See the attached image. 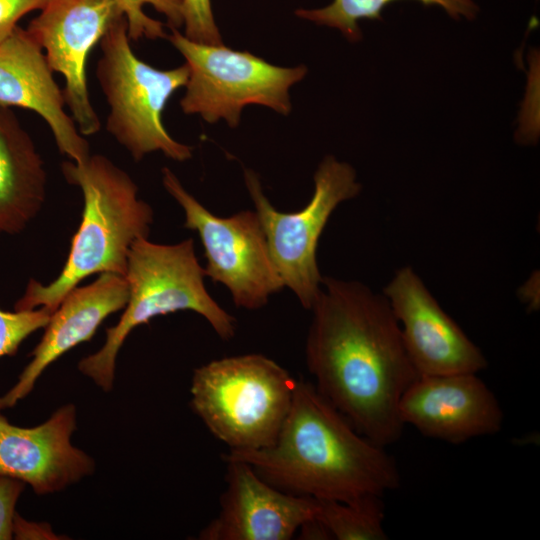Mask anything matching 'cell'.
<instances>
[{
	"mask_svg": "<svg viewBox=\"0 0 540 540\" xmlns=\"http://www.w3.org/2000/svg\"><path fill=\"white\" fill-rule=\"evenodd\" d=\"M305 355L318 391L355 429L385 447L403 433L399 404L420 376L383 293L323 276Z\"/></svg>",
	"mask_w": 540,
	"mask_h": 540,
	"instance_id": "obj_1",
	"label": "cell"
},
{
	"mask_svg": "<svg viewBox=\"0 0 540 540\" xmlns=\"http://www.w3.org/2000/svg\"><path fill=\"white\" fill-rule=\"evenodd\" d=\"M222 458L246 462L282 491L320 500L382 498L401 482L385 447L359 433L304 379L296 380L290 410L271 446L229 450Z\"/></svg>",
	"mask_w": 540,
	"mask_h": 540,
	"instance_id": "obj_2",
	"label": "cell"
},
{
	"mask_svg": "<svg viewBox=\"0 0 540 540\" xmlns=\"http://www.w3.org/2000/svg\"><path fill=\"white\" fill-rule=\"evenodd\" d=\"M62 173L83 194V212L58 277L47 285L30 279L15 310L44 307L51 313L75 287L94 274L125 276L133 242L147 238L153 210L138 198L132 178L107 157L94 154L81 164L64 161Z\"/></svg>",
	"mask_w": 540,
	"mask_h": 540,
	"instance_id": "obj_3",
	"label": "cell"
},
{
	"mask_svg": "<svg viewBox=\"0 0 540 540\" xmlns=\"http://www.w3.org/2000/svg\"><path fill=\"white\" fill-rule=\"evenodd\" d=\"M129 298L117 324L106 329V340L96 353L83 358L79 370L105 392L113 387L118 352L132 330L161 315L193 311L201 315L223 340L235 335L236 320L209 294L205 271L193 239L158 244L139 238L131 245L127 270Z\"/></svg>",
	"mask_w": 540,
	"mask_h": 540,
	"instance_id": "obj_4",
	"label": "cell"
},
{
	"mask_svg": "<svg viewBox=\"0 0 540 540\" xmlns=\"http://www.w3.org/2000/svg\"><path fill=\"white\" fill-rule=\"evenodd\" d=\"M296 385L274 360L251 353L196 368L191 406L229 450L271 446L290 410Z\"/></svg>",
	"mask_w": 540,
	"mask_h": 540,
	"instance_id": "obj_5",
	"label": "cell"
},
{
	"mask_svg": "<svg viewBox=\"0 0 540 540\" xmlns=\"http://www.w3.org/2000/svg\"><path fill=\"white\" fill-rule=\"evenodd\" d=\"M99 44L96 78L109 106L108 133L135 161L155 151L179 162L190 159L192 147L173 139L162 122L168 100L188 81L187 64L160 70L138 58L124 15L111 23Z\"/></svg>",
	"mask_w": 540,
	"mask_h": 540,
	"instance_id": "obj_6",
	"label": "cell"
},
{
	"mask_svg": "<svg viewBox=\"0 0 540 540\" xmlns=\"http://www.w3.org/2000/svg\"><path fill=\"white\" fill-rule=\"evenodd\" d=\"M170 30L166 39L189 68L186 91L180 101L185 114H198L208 123L222 118L231 127L239 124L241 111L249 104L289 114V88L304 78L305 66H275L247 51H235L223 44L197 43L178 29Z\"/></svg>",
	"mask_w": 540,
	"mask_h": 540,
	"instance_id": "obj_7",
	"label": "cell"
},
{
	"mask_svg": "<svg viewBox=\"0 0 540 540\" xmlns=\"http://www.w3.org/2000/svg\"><path fill=\"white\" fill-rule=\"evenodd\" d=\"M244 178L284 286L306 310H311L323 279L316 258L319 239L337 206L361 191L355 170L348 163L326 156L314 174L311 200L295 212L277 210L252 170H245Z\"/></svg>",
	"mask_w": 540,
	"mask_h": 540,
	"instance_id": "obj_8",
	"label": "cell"
},
{
	"mask_svg": "<svg viewBox=\"0 0 540 540\" xmlns=\"http://www.w3.org/2000/svg\"><path fill=\"white\" fill-rule=\"evenodd\" d=\"M166 191L185 213L184 227L197 232L204 249L205 276L230 292L236 307L257 310L285 286L271 258L256 211L219 217L206 209L167 167Z\"/></svg>",
	"mask_w": 540,
	"mask_h": 540,
	"instance_id": "obj_9",
	"label": "cell"
},
{
	"mask_svg": "<svg viewBox=\"0 0 540 540\" xmlns=\"http://www.w3.org/2000/svg\"><path fill=\"white\" fill-rule=\"evenodd\" d=\"M39 11L26 30L52 71L64 77L65 103L78 130L83 136L94 135L101 123L89 96L87 59L123 13L115 0H46Z\"/></svg>",
	"mask_w": 540,
	"mask_h": 540,
	"instance_id": "obj_10",
	"label": "cell"
},
{
	"mask_svg": "<svg viewBox=\"0 0 540 540\" xmlns=\"http://www.w3.org/2000/svg\"><path fill=\"white\" fill-rule=\"evenodd\" d=\"M382 293L419 375L478 373L487 367L481 349L444 311L412 267L397 270Z\"/></svg>",
	"mask_w": 540,
	"mask_h": 540,
	"instance_id": "obj_11",
	"label": "cell"
},
{
	"mask_svg": "<svg viewBox=\"0 0 540 540\" xmlns=\"http://www.w3.org/2000/svg\"><path fill=\"white\" fill-rule=\"evenodd\" d=\"M399 413L405 426L451 444L497 434L504 420L495 394L477 373L420 375L404 392Z\"/></svg>",
	"mask_w": 540,
	"mask_h": 540,
	"instance_id": "obj_12",
	"label": "cell"
},
{
	"mask_svg": "<svg viewBox=\"0 0 540 540\" xmlns=\"http://www.w3.org/2000/svg\"><path fill=\"white\" fill-rule=\"evenodd\" d=\"M226 489L218 515L201 530V540H289L316 517L319 500L282 491L246 462L225 460Z\"/></svg>",
	"mask_w": 540,
	"mask_h": 540,
	"instance_id": "obj_13",
	"label": "cell"
},
{
	"mask_svg": "<svg viewBox=\"0 0 540 540\" xmlns=\"http://www.w3.org/2000/svg\"><path fill=\"white\" fill-rule=\"evenodd\" d=\"M76 408H58L44 423L19 427L0 414V476L28 483L38 495L54 493L90 475L94 461L71 444Z\"/></svg>",
	"mask_w": 540,
	"mask_h": 540,
	"instance_id": "obj_14",
	"label": "cell"
},
{
	"mask_svg": "<svg viewBox=\"0 0 540 540\" xmlns=\"http://www.w3.org/2000/svg\"><path fill=\"white\" fill-rule=\"evenodd\" d=\"M0 105L37 113L50 128L58 150L71 161L84 163L89 144L65 111V98L41 46L17 26L0 43Z\"/></svg>",
	"mask_w": 540,
	"mask_h": 540,
	"instance_id": "obj_15",
	"label": "cell"
},
{
	"mask_svg": "<svg viewBox=\"0 0 540 540\" xmlns=\"http://www.w3.org/2000/svg\"><path fill=\"white\" fill-rule=\"evenodd\" d=\"M128 298L126 278L114 273H101L92 283L72 289L51 313L44 335L30 353L32 360L17 383L0 397V411L26 397L51 363L89 341L109 315L125 307Z\"/></svg>",
	"mask_w": 540,
	"mask_h": 540,
	"instance_id": "obj_16",
	"label": "cell"
},
{
	"mask_svg": "<svg viewBox=\"0 0 540 540\" xmlns=\"http://www.w3.org/2000/svg\"><path fill=\"white\" fill-rule=\"evenodd\" d=\"M44 162L11 108L0 105V236L22 232L46 198Z\"/></svg>",
	"mask_w": 540,
	"mask_h": 540,
	"instance_id": "obj_17",
	"label": "cell"
},
{
	"mask_svg": "<svg viewBox=\"0 0 540 540\" xmlns=\"http://www.w3.org/2000/svg\"><path fill=\"white\" fill-rule=\"evenodd\" d=\"M396 0H333L331 4L319 9H299L295 14L303 19L336 28L350 42L361 39L358 22L363 19L382 20L381 12ZM426 6H439L450 17L459 20H473L479 7L474 0H417Z\"/></svg>",
	"mask_w": 540,
	"mask_h": 540,
	"instance_id": "obj_18",
	"label": "cell"
},
{
	"mask_svg": "<svg viewBox=\"0 0 540 540\" xmlns=\"http://www.w3.org/2000/svg\"><path fill=\"white\" fill-rule=\"evenodd\" d=\"M319 500L316 518L325 526L332 539L386 540L384 509L380 497L347 503Z\"/></svg>",
	"mask_w": 540,
	"mask_h": 540,
	"instance_id": "obj_19",
	"label": "cell"
},
{
	"mask_svg": "<svg viewBox=\"0 0 540 540\" xmlns=\"http://www.w3.org/2000/svg\"><path fill=\"white\" fill-rule=\"evenodd\" d=\"M115 2L126 19L130 40L167 37L164 24L145 14L143 9L145 5H151L163 14L169 28L178 29L184 23L182 0H115Z\"/></svg>",
	"mask_w": 540,
	"mask_h": 540,
	"instance_id": "obj_20",
	"label": "cell"
},
{
	"mask_svg": "<svg viewBox=\"0 0 540 540\" xmlns=\"http://www.w3.org/2000/svg\"><path fill=\"white\" fill-rule=\"evenodd\" d=\"M50 316L51 312L44 307L13 312L0 308V358L15 355L29 335L45 328Z\"/></svg>",
	"mask_w": 540,
	"mask_h": 540,
	"instance_id": "obj_21",
	"label": "cell"
},
{
	"mask_svg": "<svg viewBox=\"0 0 540 540\" xmlns=\"http://www.w3.org/2000/svg\"><path fill=\"white\" fill-rule=\"evenodd\" d=\"M182 6L185 37L202 44H223L210 0H182Z\"/></svg>",
	"mask_w": 540,
	"mask_h": 540,
	"instance_id": "obj_22",
	"label": "cell"
},
{
	"mask_svg": "<svg viewBox=\"0 0 540 540\" xmlns=\"http://www.w3.org/2000/svg\"><path fill=\"white\" fill-rule=\"evenodd\" d=\"M25 483L18 479L0 476V540H9L14 535L15 506L24 490Z\"/></svg>",
	"mask_w": 540,
	"mask_h": 540,
	"instance_id": "obj_23",
	"label": "cell"
},
{
	"mask_svg": "<svg viewBox=\"0 0 540 540\" xmlns=\"http://www.w3.org/2000/svg\"><path fill=\"white\" fill-rule=\"evenodd\" d=\"M46 0H0V43L18 26L19 20L34 10H40Z\"/></svg>",
	"mask_w": 540,
	"mask_h": 540,
	"instance_id": "obj_24",
	"label": "cell"
}]
</instances>
